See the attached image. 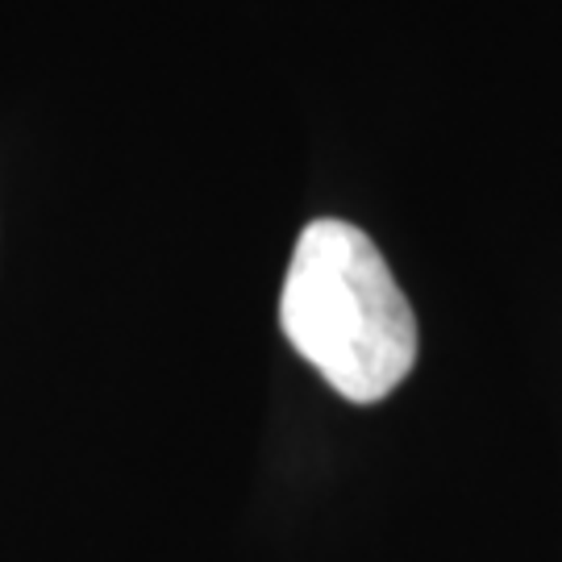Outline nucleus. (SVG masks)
Segmentation results:
<instances>
[{
    "label": "nucleus",
    "instance_id": "nucleus-1",
    "mask_svg": "<svg viewBox=\"0 0 562 562\" xmlns=\"http://www.w3.org/2000/svg\"><path fill=\"white\" fill-rule=\"evenodd\" d=\"M280 329L341 401H387L417 367V317L380 246L359 225L301 229L280 292Z\"/></svg>",
    "mask_w": 562,
    "mask_h": 562
}]
</instances>
